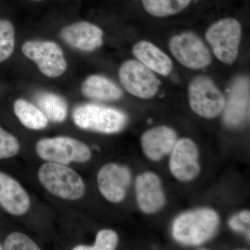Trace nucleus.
Instances as JSON below:
<instances>
[{
  "mask_svg": "<svg viewBox=\"0 0 250 250\" xmlns=\"http://www.w3.org/2000/svg\"><path fill=\"white\" fill-rule=\"evenodd\" d=\"M219 217L208 208L192 210L179 215L174 220V239L184 245L197 246L209 240L218 229Z\"/></svg>",
  "mask_w": 250,
  "mask_h": 250,
  "instance_id": "nucleus-1",
  "label": "nucleus"
},
{
  "mask_svg": "<svg viewBox=\"0 0 250 250\" xmlns=\"http://www.w3.org/2000/svg\"><path fill=\"white\" fill-rule=\"evenodd\" d=\"M206 40L220 62L232 65L239 54L242 39L241 23L236 18H224L207 30Z\"/></svg>",
  "mask_w": 250,
  "mask_h": 250,
  "instance_id": "nucleus-2",
  "label": "nucleus"
},
{
  "mask_svg": "<svg viewBox=\"0 0 250 250\" xmlns=\"http://www.w3.org/2000/svg\"><path fill=\"white\" fill-rule=\"evenodd\" d=\"M39 179L49 192L64 200H80L84 195L83 179L66 165L53 162L43 164L39 169Z\"/></svg>",
  "mask_w": 250,
  "mask_h": 250,
  "instance_id": "nucleus-3",
  "label": "nucleus"
},
{
  "mask_svg": "<svg viewBox=\"0 0 250 250\" xmlns=\"http://www.w3.org/2000/svg\"><path fill=\"white\" fill-rule=\"evenodd\" d=\"M72 118L81 129L104 134L118 132L127 123V117L120 110L94 104L77 106Z\"/></svg>",
  "mask_w": 250,
  "mask_h": 250,
  "instance_id": "nucleus-4",
  "label": "nucleus"
},
{
  "mask_svg": "<svg viewBox=\"0 0 250 250\" xmlns=\"http://www.w3.org/2000/svg\"><path fill=\"white\" fill-rule=\"evenodd\" d=\"M189 104L192 111L207 119L216 118L225 109L226 100L209 77H195L188 85Z\"/></svg>",
  "mask_w": 250,
  "mask_h": 250,
  "instance_id": "nucleus-5",
  "label": "nucleus"
},
{
  "mask_svg": "<svg viewBox=\"0 0 250 250\" xmlns=\"http://www.w3.org/2000/svg\"><path fill=\"white\" fill-rule=\"evenodd\" d=\"M36 151L42 160L63 165L87 162L91 158V152L86 145L65 136L41 140L36 144Z\"/></svg>",
  "mask_w": 250,
  "mask_h": 250,
  "instance_id": "nucleus-6",
  "label": "nucleus"
},
{
  "mask_svg": "<svg viewBox=\"0 0 250 250\" xmlns=\"http://www.w3.org/2000/svg\"><path fill=\"white\" fill-rule=\"evenodd\" d=\"M168 48L174 58L187 68L200 70L211 64L209 49L192 31H184L172 36L169 41Z\"/></svg>",
  "mask_w": 250,
  "mask_h": 250,
  "instance_id": "nucleus-7",
  "label": "nucleus"
},
{
  "mask_svg": "<svg viewBox=\"0 0 250 250\" xmlns=\"http://www.w3.org/2000/svg\"><path fill=\"white\" fill-rule=\"evenodd\" d=\"M23 54L35 62L45 76L57 78L65 73L67 62L63 51L57 42L49 41H29L22 46Z\"/></svg>",
  "mask_w": 250,
  "mask_h": 250,
  "instance_id": "nucleus-8",
  "label": "nucleus"
},
{
  "mask_svg": "<svg viewBox=\"0 0 250 250\" xmlns=\"http://www.w3.org/2000/svg\"><path fill=\"white\" fill-rule=\"evenodd\" d=\"M118 76L126 91L137 98L146 100L154 98L160 88V82L155 73L134 59L122 64Z\"/></svg>",
  "mask_w": 250,
  "mask_h": 250,
  "instance_id": "nucleus-9",
  "label": "nucleus"
},
{
  "mask_svg": "<svg viewBox=\"0 0 250 250\" xmlns=\"http://www.w3.org/2000/svg\"><path fill=\"white\" fill-rule=\"evenodd\" d=\"M198 159V149L195 143L188 139L179 140L171 152V172L179 181H191L200 173Z\"/></svg>",
  "mask_w": 250,
  "mask_h": 250,
  "instance_id": "nucleus-10",
  "label": "nucleus"
},
{
  "mask_svg": "<svg viewBox=\"0 0 250 250\" xmlns=\"http://www.w3.org/2000/svg\"><path fill=\"white\" fill-rule=\"evenodd\" d=\"M131 172L125 166L108 164L98 174L99 189L108 201L119 203L124 200L131 184Z\"/></svg>",
  "mask_w": 250,
  "mask_h": 250,
  "instance_id": "nucleus-11",
  "label": "nucleus"
},
{
  "mask_svg": "<svg viewBox=\"0 0 250 250\" xmlns=\"http://www.w3.org/2000/svg\"><path fill=\"white\" fill-rule=\"evenodd\" d=\"M224 121L229 126H238L249 118L250 80L236 79L231 85L228 103L224 109Z\"/></svg>",
  "mask_w": 250,
  "mask_h": 250,
  "instance_id": "nucleus-12",
  "label": "nucleus"
},
{
  "mask_svg": "<svg viewBox=\"0 0 250 250\" xmlns=\"http://www.w3.org/2000/svg\"><path fill=\"white\" fill-rule=\"evenodd\" d=\"M61 38L74 48L92 52L103 45L104 32L93 23L82 21L62 28Z\"/></svg>",
  "mask_w": 250,
  "mask_h": 250,
  "instance_id": "nucleus-13",
  "label": "nucleus"
},
{
  "mask_svg": "<svg viewBox=\"0 0 250 250\" xmlns=\"http://www.w3.org/2000/svg\"><path fill=\"white\" fill-rule=\"evenodd\" d=\"M136 195L138 205L144 213H156L165 205L162 184L157 175L152 172H146L138 177Z\"/></svg>",
  "mask_w": 250,
  "mask_h": 250,
  "instance_id": "nucleus-14",
  "label": "nucleus"
},
{
  "mask_svg": "<svg viewBox=\"0 0 250 250\" xmlns=\"http://www.w3.org/2000/svg\"><path fill=\"white\" fill-rule=\"evenodd\" d=\"M177 141L174 130L163 125L146 131L141 138V146L147 158L157 161L172 152Z\"/></svg>",
  "mask_w": 250,
  "mask_h": 250,
  "instance_id": "nucleus-15",
  "label": "nucleus"
},
{
  "mask_svg": "<svg viewBox=\"0 0 250 250\" xmlns=\"http://www.w3.org/2000/svg\"><path fill=\"white\" fill-rule=\"evenodd\" d=\"M0 205L6 211L14 215L24 214L30 207V199L22 186L12 177L1 172Z\"/></svg>",
  "mask_w": 250,
  "mask_h": 250,
  "instance_id": "nucleus-16",
  "label": "nucleus"
},
{
  "mask_svg": "<svg viewBox=\"0 0 250 250\" xmlns=\"http://www.w3.org/2000/svg\"><path fill=\"white\" fill-rule=\"evenodd\" d=\"M132 53L136 60L154 73L168 76L173 70V62L170 57L149 41L136 42L133 47Z\"/></svg>",
  "mask_w": 250,
  "mask_h": 250,
  "instance_id": "nucleus-17",
  "label": "nucleus"
},
{
  "mask_svg": "<svg viewBox=\"0 0 250 250\" xmlns=\"http://www.w3.org/2000/svg\"><path fill=\"white\" fill-rule=\"evenodd\" d=\"M81 89L84 96L100 101H115L123 95L121 88L103 75H90L82 83Z\"/></svg>",
  "mask_w": 250,
  "mask_h": 250,
  "instance_id": "nucleus-18",
  "label": "nucleus"
},
{
  "mask_svg": "<svg viewBox=\"0 0 250 250\" xmlns=\"http://www.w3.org/2000/svg\"><path fill=\"white\" fill-rule=\"evenodd\" d=\"M14 109L19 121L28 129H43L48 125V118L43 112L24 99L15 102Z\"/></svg>",
  "mask_w": 250,
  "mask_h": 250,
  "instance_id": "nucleus-19",
  "label": "nucleus"
},
{
  "mask_svg": "<svg viewBox=\"0 0 250 250\" xmlns=\"http://www.w3.org/2000/svg\"><path fill=\"white\" fill-rule=\"evenodd\" d=\"M39 108L48 120L54 123H62L67 114V104L65 100L52 93H42L36 98Z\"/></svg>",
  "mask_w": 250,
  "mask_h": 250,
  "instance_id": "nucleus-20",
  "label": "nucleus"
},
{
  "mask_svg": "<svg viewBox=\"0 0 250 250\" xmlns=\"http://www.w3.org/2000/svg\"><path fill=\"white\" fill-rule=\"evenodd\" d=\"M192 0H141L143 9L150 16L166 18L187 9Z\"/></svg>",
  "mask_w": 250,
  "mask_h": 250,
  "instance_id": "nucleus-21",
  "label": "nucleus"
},
{
  "mask_svg": "<svg viewBox=\"0 0 250 250\" xmlns=\"http://www.w3.org/2000/svg\"><path fill=\"white\" fill-rule=\"evenodd\" d=\"M16 31L12 23L0 20V62H5L14 52Z\"/></svg>",
  "mask_w": 250,
  "mask_h": 250,
  "instance_id": "nucleus-22",
  "label": "nucleus"
},
{
  "mask_svg": "<svg viewBox=\"0 0 250 250\" xmlns=\"http://www.w3.org/2000/svg\"><path fill=\"white\" fill-rule=\"evenodd\" d=\"M118 243V234L111 229H104L97 234L95 244L93 246H78L74 250H113Z\"/></svg>",
  "mask_w": 250,
  "mask_h": 250,
  "instance_id": "nucleus-23",
  "label": "nucleus"
},
{
  "mask_svg": "<svg viewBox=\"0 0 250 250\" xmlns=\"http://www.w3.org/2000/svg\"><path fill=\"white\" fill-rule=\"evenodd\" d=\"M6 250H39L40 248L27 235L14 232L10 234L4 242Z\"/></svg>",
  "mask_w": 250,
  "mask_h": 250,
  "instance_id": "nucleus-24",
  "label": "nucleus"
},
{
  "mask_svg": "<svg viewBox=\"0 0 250 250\" xmlns=\"http://www.w3.org/2000/svg\"><path fill=\"white\" fill-rule=\"evenodd\" d=\"M19 151L20 144L17 139L0 127V159L13 157Z\"/></svg>",
  "mask_w": 250,
  "mask_h": 250,
  "instance_id": "nucleus-25",
  "label": "nucleus"
},
{
  "mask_svg": "<svg viewBox=\"0 0 250 250\" xmlns=\"http://www.w3.org/2000/svg\"><path fill=\"white\" fill-rule=\"evenodd\" d=\"M230 227L233 229V230L236 231H240V232L246 233L247 235L250 236V230L249 229L246 228V225H249L243 222L241 218L238 217V215L233 217L229 221Z\"/></svg>",
  "mask_w": 250,
  "mask_h": 250,
  "instance_id": "nucleus-26",
  "label": "nucleus"
},
{
  "mask_svg": "<svg viewBox=\"0 0 250 250\" xmlns=\"http://www.w3.org/2000/svg\"><path fill=\"white\" fill-rule=\"evenodd\" d=\"M33 1H42V0H33Z\"/></svg>",
  "mask_w": 250,
  "mask_h": 250,
  "instance_id": "nucleus-27",
  "label": "nucleus"
},
{
  "mask_svg": "<svg viewBox=\"0 0 250 250\" xmlns=\"http://www.w3.org/2000/svg\"><path fill=\"white\" fill-rule=\"evenodd\" d=\"M0 250H1V246H0Z\"/></svg>",
  "mask_w": 250,
  "mask_h": 250,
  "instance_id": "nucleus-28",
  "label": "nucleus"
}]
</instances>
